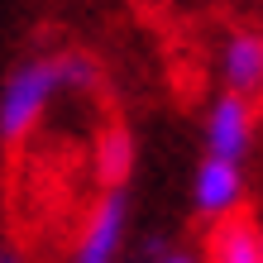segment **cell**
<instances>
[{"label":"cell","mask_w":263,"mask_h":263,"mask_svg":"<svg viewBox=\"0 0 263 263\" xmlns=\"http://www.w3.org/2000/svg\"><path fill=\"white\" fill-rule=\"evenodd\" d=\"M91 82V63L86 58H39V63H24L20 72L5 82V96H0V139H24L39 125V115L48 110V101L63 86H86Z\"/></svg>","instance_id":"1"},{"label":"cell","mask_w":263,"mask_h":263,"mask_svg":"<svg viewBox=\"0 0 263 263\" xmlns=\"http://www.w3.org/2000/svg\"><path fill=\"white\" fill-rule=\"evenodd\" d=\"M249 134H254V115H249V101L244 96H220L215 101V110L206 120V144L215 158H230V163H239L244 158V148H249Z\"/></svg>","instance_id":"2"},{"label":"cell","mask_w":263,"mask_h":263,"mask_svg":"<svg viewBox=\"0 0 263 263\" xmlns=\"http://www.w3.org/2000/svg\"><path fill=\"white\" fill-rule=\"evenodd\" d=\"M120 230H125V196L120 192H105L96 215H91L82 244H77V258L72 263H115L120 249Z\"/></svg>","instance_id":"3"},{"label":"cell","mask_w":263,"mask_h":263,"mask_svg":"<svg viewBox=\"0 0 263 263\" xmlns=\"http://www.w3.org/2000/svg\"><path fill=\"white\" fill-rule=\"evenodd\" d=\"M244 196V177H239V163L230 158H211L196 167V206L206 215H230Z\"/></svg>","instance_id":"4"},{"label":"cell","mask_w":263,"mask_h":263,"mask_svg":"<svg viewBox=\"0 0 263 263\" xmlns=\"http://www.w3.org/2000/svg\"><path fill=\"white\" fill-rule=\"evenodd\" d=\"M220 77L235 96L263 91V39L258 34H235L220 53Z\"/></svg>","instance_id":"5"},{"label":"cell","mask_w":263,"mask_h":263,"mask_svg":"<svg viewBox=\"0 0 263 263\" xmlns=\"http://www.w3.org/2000/svg\"><path fill=\"white\" fill-rule=\"evenodd\" d=\"M211 263H263V249H258V225L249 220H225L211 239Z\"/></svg>","instance_id":"6"},{"label":"cell","mask_w":263,"mask_h":263,"mask_svg":"<svg viewBox=\"0 0 263 263\" xmlns=\"http://www.w3.org/2000/svg\"><path fill=\"white\" fill-rule=\"evenodd\" d=\"M125 173H129V139L120 134V129H110V134L101 139V177L115 187Z\"/></svg>","instance_id":"7"},{"label":"cell","mask_w":263,"mask_h":263,"mask_svg":"<svg viewBox=\"0 0 263 263\" xmlns=\"http://www.w3.org/2000/svg\"><path fill=\"white\" fill-rule=\"evenodd\" d=\"M0 263H20V258H14V254H0Z\"/></svg>","instance_id":"8"},{"label":"cell","mask_w":263,"mask_h":263,"mask_svg":"<svg viewBox=\"0 0 263 263\" xmlns=\"http://www.w3.org/2000/svg\"><path fill=\"white\" fill-rule=\"evenodd\" d=\"M163 263H187V258H163Z\"/></svg>","instance_id":"9"},{"label":"cell","mask_w":263,"mask_h":263,"mask_svg":"<svg viewBox=\"0 0 263 263\" xmlns=\"http://www.w3.org/2000/svg\"><path fill=\"white\" fill-rule=\"evenodd\" d=\"M258 249H263V230H258Z\"/></svg>","instance_id":"10"}]
</instances>
